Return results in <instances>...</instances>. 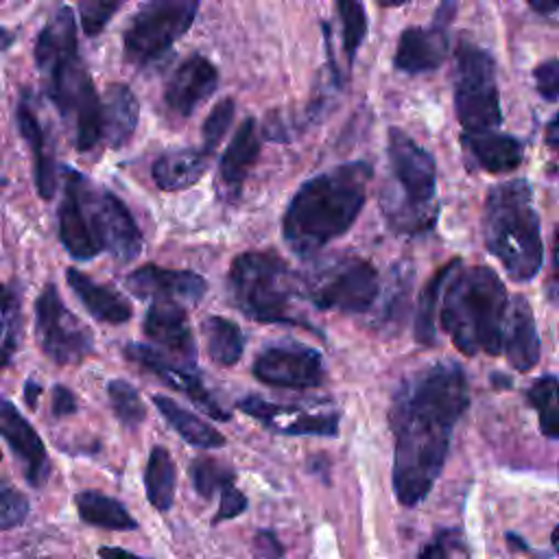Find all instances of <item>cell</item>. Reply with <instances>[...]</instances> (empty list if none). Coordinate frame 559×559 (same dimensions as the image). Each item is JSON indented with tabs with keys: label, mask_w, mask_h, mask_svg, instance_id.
<instances>
[{
	"label": "cell",
	"mask_w": 559,
	"mask_h": 559,
	"mask_svg": "<svg viewBox=\"0 0 559 559\" xmlns=\"http://www.w3.org/2000/svg\"><path fill=\"white\" fill-rule=\"evenodd\" d=\"M144 334L157 347L175 356L181 367L194 365L197 347L181 304L168 299H153L144 317Z\"/></svg>",
	"instance_id": "obj_17"
},
{
	"label": "cell",
	"mask_w": 559,
	"mask_h": 559,
	"mask_svg": "<svg viewBox=\"0 0 559 559\" xmlns=\"http://www.w3.org/2000/svg\"><path fill=\"white\" fill-rule=\"evenodd\" d=\"M66 188L59 205V238L68 253L76 260H92L103 249L90 225V216L81 197L83 175L74 168H63Z\"/></svg>",
	"instance_id": "obj_16"
},
{
	"label": "cell",
	"mask_w": 559,
	"mask_h": 559,
	"mask_svg": "<svg viewBox=\"0 0 559 559\" xmlns=\"http://www.w3.org/2000/svg\"><path fill=\"white\" fill-rule=\"evenodd\" d=\"M15 122H17L22 140L31 148L35 188H37L41 199H52L55 188H57L55 159H52V155L48 151L46 133L41 129V122L37 118V111H35V107L31 103V94L28 92H22V96H20V103L15 107Z\"/></svg>",
	"instance_id": "obj_21"
},
{
	"label": "cell",
	"mask_w": 559,
	"mask_h": 559,
	"mask_svg": "<svg viewBox=\"0 0 559 559\" xmlns=\"http://www.w3.org/2000/svg\"><path fill=\"white\" fill-rule=\"evenodd\" d=\"M369 181L367 162H349L308 179L284 212L286 245L297 255H312L345 234L365 205Z\"/></svg>",
	"instance_id": "obj_3"
},
{
	"label": "cell",
	"mask_w": 559,
	"mask_h": 559,
	"mask_svg": "<svg viewBox=\"0 0 559 559\" xmlns=\"http://www.w3.org/2000/svg\"><path fill=\"white\" fill-rule=\"evenodd\" d=\"M203 334H205L207 354L214 362L229 367L240 360L245 338L240 328L234 321L225 317H210L203 323Z\"/></svg>",
	"instance_id": "obj_30"
},
{
	"label": "cell",
	"mask_w": 559,
	"mask_h": 559,
	"mask_svg": "<svg viewBox=\"0 0 559 559\" xmlns=\"http://www.w3.org/2000/svg\"><path fill=\"white\" fill-rule=\"evenodd\" d=\"M461 142L467 153L489 173H509L520 166L524 155L520 140L498 131L463 133Z\"/></svg>",
	"instance_id": "obj_26"
},
{
	"label": "cell",
	"mask_w": 559,
	"mask_h": 559,
	"mask_svg": "<svg viewBox=\"0 0 559 559\" xmlns=\"http://www.w3.org/2000/svg\"><path fill=\"white\" fill-rule=\"evenodd\" d=\"M459 264H461L459 260H452V262H448L445 266H441V269L430 277V282L426 284V288H424V293H421L419 308H417V319H415V338H417L421 345H432V343H435V308H437V297H439V290H441L443 282L450 277V273H452Z\"/></svg>",
	"instance_id": "obj_34"
},
{
	"label": "cell",
	"mask_w": 559,
	"mask_h": 559,
	"mask_svg": "<svg viewBox=\"0 0 559 559\" xmlns=\"http://www.w3.org/2000/svg\"><path fill=\"white\" fill-rule=\"evenodd\" d=\"M79 515L85 524L98 526V528H109V531H133L138 524L135 520L127 513V509L98 491H81L74 498Z\"/></svg>",
	"instance_id": "obj_29"
},
{
	"label": "cell",
	"mask_w": 559,
	"mask_h": 559,
	"mask_svg": "<svg viewBox=\"0 0 559 559\" xmlns=\"http://www.w3.org/2000/svg\"><path fill=\"white\" fill-rule=\"evenodd\" d=\"M376 2L382 4V7H400V4H404L408 0H376Z\"/></svg>",
	"instance_id": "obj_53"
},
{
	"label": "cell",
	"mask_w": 559,
	"mask_h": 559,
	"mask_svg": "<svg viewBox=\"0 0 559 559\" xmlns=\"http://www.w3.org/2000/svg\"><path fill=\"white\" fill-rule=\"evenodd\" d=\"M218 85V72L214 63L203 55L188 57L170 76L164 100L177 116H190Z\"/></svg>",
	"instance_id": "obj_19"
},
{
	"label": "cell",
	"mask_w": 559,
	"mask_h": 559,
	"mask_svg": "<svg viewBox=\"0 0 559 559\" xmlns=\"http://www.w3.org/2000/svg\"><path fill=\"white\" fill-rule=\"evenodd\" d=\"M13 39H15V33L9 31V28H4V26H0V52L7 50V48L13 44Z\"/></svg>",
	"instance_id": "obj_51"
},
{
	"label": "cell",
	"mask_w": 559,
	"mask_h": 559,
	"mask_svg": "<svg viewBox=\"0 0 559 559\" xmlns=\"http://www.w3.org/2000/svg\"><path fill=\"white\" fill-rule=\"evenodd\" d=\"M454 109L463 133L496 131L502 122L496 63L478 46L461 44L454 63Z\"/></svg>",
	"instance_id": "obj_8"
},
{
	"label": "cell",
	"mask_w": 559,
	"mask_h": 559,
	"mask_svg": "<svg viewBox=\"0 0 559 559\" xmlns=\"http://www.w3.org/2000/svg\"><path fill=\"white\" fill-rule=\"evenodd\" d=\"M304 293L325 310L365 312L378 295L376 269L356 255H341L317 264L304 280Z\"/></svg>",
	"instance_id": "obj_10"
},
{
	"label": "cell",
	"mask_w": 559,
	"mask_h": 559,
	"mask_svg": "<svg viewBox=\"0 0 559 559\" xmlns=\"http://www.w3.org/2000/svg\"><path fill=\"white\" fill-rule=\"evenodd\" d=\"M502 352L507 354L511 367L518 371H528L539 360V336L535 328V317L524 297H515L507 310Z\"/></svg>",
	"instance_id": "obj_23"
},
{
	"label": "cell",
	"mask_w": 559,
	"mask_h": 559,
	"mask_svg": "<svg viewBox=\"0 0 559 559\" xmlns=\"http://www.w3.org/2000/svg\"><path fill=\"white\" fill-rule=\"evenodd\" d=\"M483 238L511 280L526 282L537 275L544 245L533 190L524 179L491 188L483 210Z\"/></svg>",
	"instance_id": "obj_5"
},
{
	"label": "cell",
	"mask_w": 559,
	"mask_h": 559,
	"mask_svg": "<svg viewBox=\"0 0 559 559\" xmlns=\"http://www.w3.org/2000/svg\"><path fill=\"white\" fill-rule=\"evenodd\" d=\"M98 557L100 559H142V557H138L129 550H122V548H100Z\"/></svg>",
	"instance_id": "obj_48"
},
{
	"label": "cell",
	"mask_w": 559,
	"mask_h": 559,
	"mask_svg": "<svg viewBox=\"0 0 559 559\" xmlns=\"http://www.w3.org/2000/svg\"><path fill=\"white\" fill-rule=\"evenodd\" d=\"M535 90L544 100H559V59H548L533 70Z\"/></svg>",
	"instance_id": "obj_42"
},
{
	"label": "cell",
	"mask_w": 559,
	"mask_h": 559,
	"mask_svg": "<svg viewBox=\"0 0 559 559\" xmlns=\"http://www.w3.org/2000/svg\"><path fill=\"white\" fill-rule=\"evenodd\" d=\"M234 304L262 323H295V275L288 264L269 251H245L229 266Z\"/></svg>",
	"instance_id": "obj_7"
},
{
	"label": "cell",
	"mask_w": 559,
	"mask_h": 559,
	"mask_svg": "<svg viewBox=\"0 0 559 559\" xmlns=\"http://www.w3.org/2000/svg\"><path fill=\"white\" fill-rule=\"evenodd\" d=\"M190 478L197 487V491L205 498L214 496V491H221L225 485L234 483V474L227 465L218 463L216 459H197L190 465Z\"/></svg>",
	"instance_id": "obj_37"
},
{
	"label": "cell",
	"mask_w": 559,
	"mask_h": 559,
	"mask_svg": "<svg viewBox=\"0 0 559 559\" xmlns=\"http://www.w3.org/2000/svg\"><path fill=\"white\" fill-rule=\"evenodd\" d=\"M546 144L555 151V153H559V114L548 122V127H546Z\"/></svg>",
	"instance_id": "obj_47"
},
{
	"label": "cell",
	"mask_w": 559,
	"mask_h": 559,
	"mask_svg": "<svg viewBox=\"0 0 559 559\" xmlns=\"http://www.w3.org/2000/svg\"><path fill=\"white\" fill-rule=\"evenodd\" d=\"M334 415H299L284 430L290 435H336Z\"/></svg>",
	"instance_id": "obj_41"
},
{
	"label": "cell",
	"mask_w": 559,
	"mask_h": 559,
	"mask_svg": "<svg viewBox=\"0 0 559 559\" xmlns=\"http://www.w3.org/2000/svg\"><path fill=\"white\" fill-rule=\"evenodd\" d=\"M22 334V306L15 286L0 284V367H9Z\"/></svg>",
	"instance_id": "obj_32"
},
{
	"label": "cell",
	"mask_w": 559,
	"mask_h": 559,
	"mask_svg": "<svg viewBox=\"0 0 559 559\" xmlns=\"http://www.w3.org/2000/svg\"><path fill=\"white\" fill-rule=\"evenodd\" d=\"M35 332L44 354L57 365L81 362L94 345L90 328L66 308L55 284H46L35 301Z\"/></svg>",
	"instance_id": "obj_11"
},
{
	"label": "cell",
	"mask_w": 559,
	"mask_h": 559,
	"mask_svg": "<svg viewBox=\"0 0 559 559\" xmlns=\"http://www.w3.org/2000/svg\"><path fill=\"white\" fill-rule=\"evenodd\" d=\"M234 109H236L234 100L231 98H223L221 103L214 105V109L205 118V122H203V146H201V151L205 155H212L216 151V146L221 144L225 131L231 124Z\"/></svg>",
	"instance_id": "obj_38"
},
{
	"label": "cell",
	"mask_w": 559,
	"mask_h": 559,
	"mask_svg": "<svg viewBox=\"0 0 559 559\" xmlns=\"http://www.w3.org/2000/svg\"><path fill=\"white\" fill-rule=\"evenodd\" d=\"M260 153V131L253 118L242 120L218 164V186L225 199H236Z\"/></svg>",
	"instance_id": "obj_22"
},
{
	"label": "cell",
	"mask_w": 559,
	"mask_h": 559,
	"mask_svg": "<svg viewBox=\"0 0 559 559\" xmlns=\"http://www.w3.org/2000/svg\"><path fill=\"white\" fill-rule=\"evenodd\" d=\"M138 114L140 105L129 85H107L100 100V138L111 148L124 146L138 127Z\"/></svg>",
	"instance_id": "obj_24"
},
{
	"label": "cell",
	"mask_w": 559,
	"mask_h": 559,
	"mask_svg": "<svg viewBox=\"0 0 559 559\" xmlns=\"http://www.w3.org/2000/svg\"><path fill=\"white\" fill-rule=\"evenodd\" d=\"M199 0H148L122 35L124 59L135 68H151L192 26Z\"/></svg>",
	"instance_id": "obj_9"
},
{
	"label": "cell",
	"mask_w": 559,
	"mask_h": 559,
	"mask_svg": "<svg viewBox=\"0 0 559 559\" xmlns=\"http://www.w3.org/2000/svg\"><path fill=\"white\" fill-rule=\"evenodd\" d=\"M35 63L48 98L74 127L76 148H94L100 140V98L79 55L76 22L70 7H59L39 31Z\"/></svg>",
	"instance_id": "obj_2"
},
{
	"label": "cell",
	"mask_w": 559,
	"mask_h": 559,
	"mask_svg": "<svg viewBox=\"0 0 559 559\" xmlns=\"http://www.w3.org/2000/svg\"><path fill=\"white\" fill-rule=\"evenodd\" d=\"M338 17L343 24V48L347 55V61L352 63L356 48L365 39L367 33V15L360 0H336Z\"/></svg>",
	"instance_id": "obj_36"
},
{
	"label": "cell",
	"mask_w": 559,
	"mask_h": 559,
	"mask_svg": "<svg viewBox=\"0 0 559 559\" xmlns=\"http://www.w3.org/2000/svg\"><path fill=\"white\" fill-rule=\"evenodd\" d=\"M39 393H41V386H39L37 382L28 380V382H26V389H24V397H26L28 408H35V406H37V397H39Z\"/></svg>",
	"instance_id": "obj_50"
},
{
	"label": "cell",
	"mask_w": 559,
	"mask_h": 559,
	"mask_svg": "<svg viewBox=\"0 0 559 559\" xmlns=\"http://www.w3.org/2000/svg\"><path fill=\"white\" fill-rule=\"evenodd\" d=\"M107 395L116 417L124 426H138L146 417V408L140 400V393L127 380H111L107 386Z\"/></svg>",
	"instance_id": "obj_35"
},
{
	"label": "cell",
	"mask_w": 559,
	"mask_h": 559,
	"mask_svg": "<svg viewBox=\"0 0 559 559\" xmlns=\"http://www.w3.org/2000/svg\"><path fill=\"white\" fill-rule=\"evenodd\" d=\"M153 402L155 406L162 411V415L166 417V421L192 445L197 448H205V450H212V448H221L225 445V439L223 435L212 428L207 421H203L201 417H197L194 413L186 411L183 406H179L177 402H173L170 397H164V395H153Z\"/></svg>",
	"instance_id": "obj_28"
},
{
	"label": "cell",
	"mask_w": 559,
	"mask_h": 559,
	"mask_svg": "<svg viewBox=\"0 0 559 559\" xmlns=\"http://www.w3.org/2000/svg\"><path fill=\"white\" fill-rule=\"evenodd\" d=\"M245 509H247V498L234 487V483H229L221 489V504H218V513L214 515V522L231 520L240 515Z\"/></svg>",
	"instance_id": "obj_43"
},
{
	"label": "cell",
	"mask_w": 559,
	"mask_h": 559,
	"mask_svg": "<svg viewBox=\"0 0 559 559\" xmlns=\"http://www.w3.org/2000/svg\"><path fill=\"white\" fill-rule=\"evenodd\" d=\"M552 546H555V550L559 552V524H557L555 531H552Z\"/></svg>",
	"instance_id": "obj_54"
},
{
	"label": "cell",
	"mask_w": 559,
	"mask_h": 559,
	"mask_svg": "<svg viewBox=\"0 0 559 559\" xmlns=\"http://www.w3.org/2000/svg\"><path fill=\"white\" fill-rule=\"evenodd\" d=\"M469 402L459 365H435L419 373L395 400L393 487L402 504H417L435 485L448 454L450 432Z\"/></svg>",
	"instance_id": "obj_1"
},
{
	"label": "cell",
	"mask_w": 559,
	"mask_h": 559,
	"mask_svg": "<svg viewBox=\"0 0 559 559\" xmlns=\"http://www.w3.org/2000/svg\"><path fill=\"white\" fill-rule=\"evenodd\" d=\"M207 157L210 155L197 148L166 151L153 164V181L157 183V188L168 192L190 188L203 177L207 168Z\"/></svg>",
	"instance_id": "obj_27"
},
{
	"label": "cell",
	"mask_w": 559,
	"mask_h": 559,
	"mask_svg": "<svg viewBox=\"0 0 559 559\" xmlns=\"http://www.w3.org/2000/svg\"><path fill=\"white\" fill-rule=\"evenodd\" d=\"M389 168L395 190L382 197V210L393 229L419 234L432 227L437 216V170L432 155L402 129H389Z\"/></svg>",
	"instance_id": "obj_6"
},
{
	"label": "cell",
	"mask_w": 559,
	"mask_h": 559,
	"mask_svg": "<svg viewBox=\"0 0 559 559\" xmlns=\"http://www.w3.org/2000/svg\"><path fill=\"white\" fill-rule=\"evenodd\" d=\"M448 280L441 321L454 345L467 356L500 354L509 310L502 280L489 266L452 271Z\"/></svg>",
	"instance_id": "obj_4"
},
{
	"label": "cell",
	"mask_w": 559,
	"mask_h": 559,
	"mask_svg": "<svg viewBox=\"0 0 559 559\" xmlns=\"http://www.w3.org/2000/svg\"><path fill=\"white\" fill-rule=\"evenodd\" d=\"M0 435L11 445V450L22 459L26 480L35 487H41L50 469L46 448L35 428L22 417V413L9 400H0Z\"/></svg>",
	"instance_id": "obj_20"
},
{
	"label": "cell",
	"mask_w": 559,
	"mask_h": 559,
	"mask_svg": "<svg viewBox=\"0 0 559 559\" xmlns=\"http://www.w3.org/2000/svg\"><path fill=\"white\" fill-rule=\"evenodd\" d=\"M454 0H441L430 26H408L397 41L393 63L406 74H421L439 68L448 55V26L454 17Z\"/></svg>",
	"instance_id": "obj_13"
},
{
	"label": "cell",
	"mask_w": 559,
	"mask_h": 559,
	"mask_svg": "<svg viewBox=\"0 0 559 559\" xmlns=\"http://www.w3.org/2000/svg\"><path fill=\"white\" fill-rule=\"evenodd\" d=\"M135 297L168 299L177 304H197L205 295V280L194 271L164 269L157 264H142L124 280Z\"/></svg>",
	"instance_id": "obj_15"
},
{
	"label": "cell",
	"mask_w": 559,
	"mask_h": 559,
	"mask_svg": "<svg viewBox=\"0 0 559 559\" xmlns=\"http://www.w3.org/2000/svg\"><path fill=\"white\" fill-rule=\"evenodd\" d=\"M127 358H131L133 362H138L140 367H144L146 371L155 373L159 380H164L168 386L186 393L203 413H207L210 417L214 419H223L227 421L229 419V413L223 411L214 400L212 395L203 389L201 380L190 373L186 367L173 362L170 358H166L164 354H159L157 349L153 347H146V345H138V343H131L127 345L124 349Z\"/></svg>",
	"instance_id": "obj_18"
},
{
	"label": "cell",
	"mask_w": 559,
	"mask_h": 559,
	"mask_svg": "<svg viewBox=\"0 0 559 559\" xmlns=\"http://www.w3.org/2000/svg\"><path fill=\"white\" fill-rule=\"evenodd\" d=\"M528 402L537 411L539 428L546 437L559 439V378L542 376L528 389Z\"/></svg>",
	"instance_id": "obj_33"
},
{
	"label": "cell",
	"mask_w": 559,
	"mask_h": 559,
	"mask_svg": "<svg viewBox=\"0 0 559 559\" xmlns=\"http://www.w3.org/2000/svg\"><path fill=\"white\" fill-rule=\"evenodd\" d=\"M144 485L148 502L159 511H168L175 498V463L166 448L157 445L151 450L144 472Z\"/></svg>",
	"instance_id": "obj_31"
},
{
	"label": "cell",
	"mask_w": 559,
	"mask_h": 559,
	"mask_svg": "<svg viewBox=\"0 0 559 559\" xmlns=\"http://www.w3.org/2000/svg\"><path fill=\"white\" fill-rule=\"evenodd\" d=\"M253 376L271 386L310 389L323 378L319 352L304 345H277L264 349L253 362Z\"/></svg>",
	"instance_id": "obj_14"
},
{
	"label": "cell",
	"mask_w": 559,
	"mask_h": 559,
	"mask_svg": "<svg viewBox=\"0 0 559 559\" xmlns=\"http://www.w3.org/2000/svg\"><path fill=\"white\" fill-rule=\"evenodd\" d=\"M253 552L258 559H280L282 544L271 531H260L253 537Z\"/></svg>",
	"instance_id": "obj_44"
},
{
	"label": "cell",
	"mask_w": 559,
	"mask_h": 559,
	"mask_svg": "<svg viewBox=\"0 0 559 559\" xmlns=\"http://www.w3.org/2000/svg\"><path fill=\"white\" fill-rule=\"evenodd\" d=\"M417 559H450L445 539H437V542L428 544V546L419 552V557H417Z\"/></svg>",
	"instance_id": "obj_46"
},
{
	"label": "cell",
	"mask_w": 559,
	"mask_h": 559,
	"mask_svg": "<svg viewBox=\"0 0 559 559\" xmlns=\"http://www.w3.org/2000/svg\"><path fill=\"white\" fill-rule=\"evenodd\" d=\"M76 411V400H74V393L63 386V384H57L52 389V415L55 417H63V415H70Z\"/></svg>",
	"instance_id": "obj_45"
},
{
	"label": "cell",
	"mask_w": 559,
	"mask_h": 559,
	"mask_svg": "<svg viewBox=\"0 0 559 559\" xmlns=\"http://www.w3.org/2000/svg\"><path fill=\"white\" fill-rule=\"evenodd\" d=\"M26 513H28L26 496L7 483H0V531L22 524Z\"/></svg>",
	"instance_id": "obj_40"
},
{
	"label": "cell",
	"mask_w": 559,
	"mask_h": 559,
	"mask_svg": "<svg viewBox=\"0 0 559 559\" xmlns=\"http://www.w3.org/2000/svg\"><path fill=\"white\" fill-rule=\"evenodd\" d=\"M66 280H68L70 288L74 290V295L79 297V301L85 306V310L94 319L114 323V325L131 319V304L111 286L94 282L79 269H68Z\"/></svg>",
	"instance_id": "obj_25"
},
{
	"label": "cell",
	"mask_w": 559,
	"mask_h": 559,
	"mask_svg": "<svg viewBox=\"0 0 559 559\" xmlns=\"http://www.w3.org/2000/svg\"><path fill=\"white\" fill-rule=\"evenodd\" d=\"M81 197L100 249L120 264L135 260L142 251V234L127 205L114 192L94 188L85 177L81 181Z\"/></svg>",
	"instance_id": "obj_12"
},
{
	"label": "cell",
	"mask_w": 559,
	"mask_h": 559,
	"mask_svg": "<svg viewBox=\"0 0 559 559\" xmlns=\"http://www.w3.org/2000/svg\"><path fill=\"white\" fill-rule=\"evenodd\" d=\"M555 290H557V297H559V231H557V238H555Z\"/></svg>",
	"instance_id": "obj_52"
},
{
	"label": "cell",
	"mask_w": 559,
	"mask_h": 559,
	"mask_svg": "<svg viewBox=\"0 0 559 559\" xmlns=\"http://www.w3.org/2000/svg\"><path fill=\"white\" fill-rule=\"evenodd\" d=\"M526 2L537 13H552L559 9V0H526Z\"/></svg>",
	"instance_id": "obj_49"
},
{
	"label": "cell",
	"mask_w": 559,
	"mask_h": 559,
	"mask_svg": "<svg viewBox=\"0 0 559 559\" xmlns=\"http://www.w3.org/2000/svg\"><path fill=\"white\" fill-rule=\"evenodd\" d=\"M122 2L124 0H81L79 15H81L83 33L90 37L98 35Z\"/></svg>",
	"instance_id": "obj_39"
}]
</instances>
